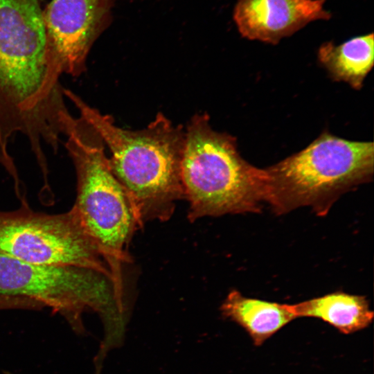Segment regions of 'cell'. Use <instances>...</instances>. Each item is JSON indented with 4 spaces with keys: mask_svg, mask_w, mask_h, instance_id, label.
Listing matches in <instances>:
<instances>
[{
    "mask_svg": "<svg viewBox=\"0 0 374 374\" xmlns=\"http://www.w3.org/2000/svg\"><path fill=\"white\" fill-rule=\"evenodd\" d=\"M63 73L39 0H0V154L17 134L31 148L54 139L69 111Z\"/></svg>",
    "mask_w": 374,
    "mask_h": 374,
    "instance_id": "1",
    "label": "cell"
},
{
    "mask_svg": "<svg viewBox=\"0 0 374 374\" xmlns=\"http://www.w3.org/2000/svg\"><path fill=\"white\" fill-rule=\"evenodd\" d=\"M64 95L89 122L108 147L112 172L128 194L143 226L164 222L172 215L176 203L184 199L181 162L185 130L158 113L139 130L116 126L113 118L91 107L64 88Z\"/></svg>",
    "mask_w": 374,
    "mask_h": 374,
    "instance_id": "2",
    "label": "cell"
},
{
    "mask_svg": "<svg viewBox=\"0 0 374 374\" xmlns=\"http://www.w3.org/2000/svg\"><path fill=\"white\" fill-rule=\"evenodd\" d=\"M65 136L77 177L71 211L107 264L116 291L123 294L121 265L130 261L129 244L143 224L111 170L105 145L95 127L80 116L73 117Z\"/></svg>",
    "mask_w": 374,
    "mask_h": 374,
    "instance_id": "3",
    "label": "cell"
},
{
    "mask_svg": "<svg viewBox=\"0 0 374 374\" xmlns=\"http://www.w3.org/2000/svg\"><path fill=\"white\" fill-rule=\"evenodd\" d=\"M206 114H197L185 130L181 162L190 222L206 216L258 213L267 201L269 175L240 154L235 138L214 130Z\"/></svg>",
    "mask_w": 374,
    "mask_h": 374,
    "instance_id": "4",
    "label": "cell"
},
{
    "mask_svg": "<svg viewBox=\"0 0 374 374\" xmlns=\"http://www.w3.org/2000/svg\"><path fill=\"white\" fill-rule=\"evenodd\" d=\"M0 294L30 299L51 308L80 333L84 331L82 314L96 312L103 326L100 348L110 351L124 344L127 302L112 279L96 270L31 263L0 253Z\"/></svg>",
    "mask_w": 374,
    "mask_h": 374,
    "instance_id": "5",
    "label": "cell"
},
{
    "mask_svg": "<svg viewBox=\"0 0 374 374\" xmlns=\"http://www.w3.org/2000/svg\"><path fill=\"white\" fill-rule=\"evenodd\" d=\"M373 169V142L325 132L303 150L266 168V202L279 215L307 206L325 215L341 194L371 179Z\"/></svg>",
    "mask_w": 374,
    "mask_h": 374,
    "instance_id": "6",
    "label": "cell"
},
{
    "mask_svg": "<svg viewBox=\"0 0 374 374\" xmlns=\"http://www.w3.org/2000/svg\"><path fill=\"white\" fill-rule=\"evenodd\" d=\"M0 253L31 263L88 268L112 279L97 247L71 210L47 214L33 211L25 202L15 211L0 210Z\"/></svg>",
    "mask_w": 374,
    "mask_h": 374,
    "instance_id": "7",
    "label": "cell"
},
{
    "mask_svg": "<svg viewBox=\"0 0 374 374\" xmlns=\"http://www.w3.org/2000/svg\"><path fill=\"white\" fill-rule=\"evenodd\" d=\"M114 0H51L42 10L48 43L63 73L73 77L86 70L93 43L112 20Z\"/></svg>",
    "mask_w": 374,
    "mask_h": 374,
    "instance_id": "8",
    "label": "cell"
},
{
    "mask_svg": "<svg viewBox=\"0 0 374 374\" xmlns=\"http://www.w3.org/2000/svg\"><path fill=\"white\" fill-rule=\"evenodd\" d=\"M326 0H238L233 19L242 37L276 44L310 22L328 20Z\"/></svg>",
    "mask_w": 374,
    "mask_h": 374,
    "instance_id": "9",
    "label": "cell"
},
{
    "mask_svg": "<svg viewBox=\"0 0 374 374\" xmlns=\"http://www.w3.org/2000/svg\"><path fill=\"white\" fill-rule=\"evenodd\" d=\"M220 311L224 318L242 327L256 346L296 319L290 304L247 297L238 290L229 293Z\"/></svg>",
    "mask_w": 374,
    "mask_h": 374,
    "instance_id": "10",
    "label": "cell"
},
{
    "mask_svg": "<svg viewBox=\"0 0 374 374\" xmlns=\"http://www.w3.org/2000/svg\"><path fill=\"white\" fill-rule=\"evenodd\" d=\"M296 319L313 317L321 319L346 335L368 327L374 313L364 296L335 292L296 304H290Z\"/></svg>",
    "mask_w": 374,
    "mask_h": 374,
    "instance_id": "11",
    "label": "cell"
},
{
    "mask_svg": "<svg viewBox=\"0 0 374 374\" xmlns=\"http://www.w3.org/2000/svg\"><path fill=\"white\" fill-rule=\"evenodd\" d=\"M318 58L333 80L360 89L373 66V34L355 37L339 45L324 42L319 48Z\"/></svg>",
    "mask_w": 374,
    "mask_h": 374,
    "instance_id": "12",
    "label": "cell"
},
{
    "mask_svg": "<svg viewBox=\"0 0 374 374\" xmlns=\"http://www.w3.org/2000/svg\"><path fill=\"white\" fill-rule=\"evenodd\" d=\"M43 308V305L30 299L0 294V310H39Z\"/></svg>",
    "mask_w": 374,
    "mask_h": 374,
    "instance_id": "13",
    "label": "cell"
},
{
    "mask_svg": "<svg viewBox=\"0 0 374 374\" xmlns=\"http://www.w3.org/2000/svg\"><path fill=\"white\" fill-rule=\"evenodd\" d=\"M11 374H15V373H11Z\"/></svg>",
    "mask_w": 374,
    "mask_h": 374,
    "instance_id": "14",
    "label": "cell"
}]
</instances>
